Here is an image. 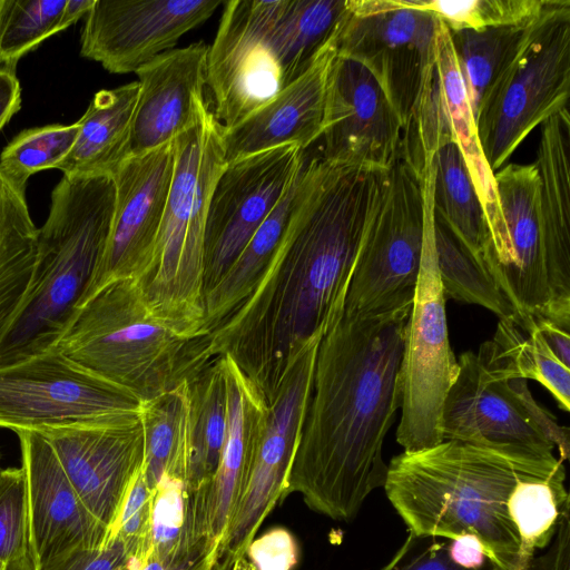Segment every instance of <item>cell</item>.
<instances>
[{
  "mask_svg": "<svg viewBox=\"0 0 570 570\" xmlns=\"http://www.w3.org/2000/svg\"><path fill=\"white\" fill-rule=\"evenodd\" d=\"M564 482L530 478L519 481L508 499V512L520 539V566L525 570L538 549L552 540L563 503Z\"/></svg>",
  "mask_w": 570,
  "mask_h": 570,
  "instance_id": "d590c367",
  "label": "cell"
},
{
  "mask_svg": "<svg viewBox=\"0 0 570 570\" xmlns=\"http://www.w3.org/2000/svg\"><path fill=\"white\" fill-rule=\"evenodd\" d=\"M403 7L434 13L450 31L527 23L552 0H397Z\"/></svg>",
  "mask_w": 570,
  "mask_h": 570,
  "instance_id": "74e56055",
  "label": "cell"
},
{
  "mask_svg": "<svg viewBox=\"0 0 570 570\" xmlns=\"http://www.w3.org/2000/svg\"><path fill=\"white\" fill-rule=\"evenodd\" d=\"M348 6L335 36L336 55L373 75L404 129L434 58L440 19L397 0H348Z\"/></svg>",
  "mask_w": 570,
  "mask_h": 570,
  "instance_id": "7c38bea8",
  "label": "cell"
},
{
  "mask_svg": "<svg viewBox=\"0 0 570 570\" xmlns=\"http://www.w3.org/2000/svg\"><path fill=\"white\" fill-rule=\"evenodd\" d=\"M449 540L420 535L409 531L404 543L381 570H468L456 566L449 556ZM476 570H499L490 560Z\"/></svg>",
  "mask_w": 570,
  "mask_h": 570,
  "instance_id": "7bdbcfd3",
  "label": "cell"
},
{
  "mask_svg": "<svg viewBox=\"0 0 570 570\" xmlns=\"http://www.w3.org/2000/svg\"><path fill=\"white\" fill-rule=\"evenodd\" d=\"M533 164L540 179V223L551 293L543 318L570 331V115L567 108L541 125Z\"/></svg>",
  "mask_w": 570,
  "mask_h": 570,
  "instance_id": "d4e9b609",
  "label": "cell"
},
{
  "mask_svg": "<svg viewBox=\"0 0 570 570\" xmlns=\"http://www.w3.org/2000/svg\"><path fill=\"white\" fill-rule=\"evenodd\" d=\"M115 206L111 175L63 176L38 228L37 258L21 309L0 340V365L51 348L104 250Z\"/></svg>",
  "mask_w": 570,
  "mask_h": 570,
  "instance_id": "5b68a950",
  "label": "cell"
},
{
  "mask_svg": "<svg viewBox=\"0 0 570 570\" xmlns=\"http://www.w3.org/2000/svg\"><path fill=\"white\" fill-rule=\"evenodd\" d=\"M511 377L534 380L554 397L558 406L570 410V367L552 353L533 316L499 320L492 338Z\"/></svg>",
  "mask_w": 570,
  "mask_h": 570,
  "instance_id": "e575fe53",
  "label": "cell"
},
{
  "mask_svg": "<svg viewBox=\"0 0 570 570\" xmlns=\"http://www.w3.org/2000/svg\"><path fill=\"white\" fill-rule=\"evenodd\" d=\"M424 230L423 183L399 159L389 170L385 194L364 233L343 314L372 317L411 311Z\"/></svg>",
  "mask_w": 570,
  "mask_h": 570,
  "instance_id": "8fae6325",
  "label": "cell"
},
{
  "mask_svg": "<svg viewBox=\"0 0 570 570\" xmlns=\"http://www.w3.org/2000/svg\"><path fill=\"white\" fill-rule=\"evenodd\" d=\"M544 11L522 24L499 26L480 31L449 30L473 117L487 91L524 46Z\"/></svg>",
  "mask_w": 570,
  "mask_h": 570,
  "instance_id": "d6a6232c",
  "label": "cell"
},
{
  "mask_svg": "<svg viewBox=\"0 0 570 570\" xmlns=\"http://www.w3.org/2000/svg\"><path fill=\"white\" fill-rule=\"evenodd\" d=\"M548 550L533 557L525 570H570V499L560 511L557 531Z\"/></svg>",
  "mask_w": 570,
  "mask_h": 570,
  "instance_id": "bcb514c9",
  "label": "cell"
},
{
  "mask_svg": "<svg viewBox=\"0 0 570 570\" xmlns=\"http://www.w3.org/2000/svg\"><path fill=\"white\" fill-rule=\"evenodd\" d=\"M207 56L208 46L199 41L167 50L136 70L130 156L173 141L196 122L206 101Z\"/></svg>",
  "mask_w": 570,
  "mask_h": 570,
  "instance_id": "7402d4cb",
  "label": "cell"
},
{
  "mask_svg": "<svg viewBox=\"0 0 570 570\" xmlns=\"http://www.w3.org/2000/svg\"><path fill=\"white\" fill-rule=\"evenodd\" d=\"M21 106V88L16 71L0 67V130Z\"/></svg>",
  "mask_w": 570,
  "mask_h": 570,
  "instance_id": "681fc988",
  "label": "cell"
},
{
  "mask_svg": "<svg viewBox=\"0 0 570 570\" xmlns=\"http://www.w3.org/2000/svg\"><path fill=\"white\" fill-rule=\"evenodd\" d=\"M174 146V174L154 258L137 281L157 316L205 336V225L214 185L226 165L223 125L206 101Z\"/></svg>",
  "mask_w": 570,
  "mask_h": 570,
  "instance_id": "8992f818",
  "label": "cell"
},
{
  "mask_svg": "<svg viewBox=\"0 0 570 570\" xmlns=\"http://www.w3.org/2000/svg\"><path fill=\"white\" fill-rule=\"evenodd\" d=\"M433 240L436 266L445 297L480 305L499 316V320L515 318L517 312L508 297L434 209Z\"/></svg>",
  "mask_w": 570,
  "mask_h": 570,
  "instance_id": "836d02e7",
  "label": "cell"
},
{
  "mask_svg": "<svg viewBox=\"0 0 570 570\" xmlns=\"http://www.w3.org/2000/svg\"><path fill=\"white\" fill-rule=\"evenodd\" d=\"M410 313H342L320 342L287 493L333 520H354L368 494L384 487L383 443L401 409Z\"/></svg>",
  "mask_w": 570,
  "mask_h": 570,
  "instance_id": "7a4b0ae2",
  "label": "cell"
},
{
  "mask_svg": "<svg viewBox=\"0 0 570 570\" xmlns=\"http://www.w3.org/2000/svg\"><path fill=\"white\" fill-rule=\"evenodd\" d=\"M306 154L283 198L256 230L218 282L204 295L203 330L209 334L253 292L287 229L301 196L306 171Z\"/></svg>",
  "mask_w": 570,
  "mask_h": 570,
  "instance_id": "83f0119b",
  "label": "cell"
},
{
  "mask_svg": "<svg viewBox=\"0 0 570 570\" xmlns=\"http://www.w3.org/2000/svg\"><path fill=\"white\" fill-rule=\"evenodd\" d=\"M425 230L422 261L406 323L399 373L402 396L396 441L404 451H417L443 441L442 411L459 374L451 348L445 299L433 240L432 178L423 181Z\"/></svg>",
  "mask_w": 570,
  "mask_h": 570,
  "instance_id": "30bf717a",
  "label": "cell"
},
{
  "mask_svg": "<svg viewBox=\"0 0 570 570\" xmlns=\"http://www.w3.org/2000/svg\"><path fill=\"white\" fill-rule=\"evenodd\" d=\"M453 141L484 209L490 246L484 266L497 283L508 263L509 239L494 173L484 157L475 120L460 76L448 27L440 20L434 58L411 118L403 129L401 159L422 179L436 149Z\"/></svg>",
  "mask_w": 570,
  "mask_h": 570,
  "instance_id": "9c48e42d",
  "label": "cell"
},
{
  "mask_svg": "<svg viewBox=\"0 0 570 570\" xmlns=\"http://www.w3.org/2000/svg\"><path fill=\"white\" fill-rule=\"evenodd\" d=\"M2 470V466H1V453H0V471Z\"/></svg>",
  "mask_w": 570,
  "mask_h": 570,
  "instance_id": "11a10c76",
  "label": "cell"
},
{
  "mask_svg": "<svg viewBox=\"0 0 570 570\" xmlns=\"http://www.w3.org/2000/svg\"><path fill=\"white\" fill-rule=\"evenodd\" d=\"M389 169L307 158L287 229L250 295L209 334L210 357L228 356L267 403L305 347L343 313L364 233Z\"/></svg>",
  "mask_w": 570,
  "mask_h": 570,
  "instance_id": "6da1fadb",
  "label": "cell"
},
{
  "mask_svg": "<svg viewBox=\"0 0 570 570\" xmlns=\"http://www.w3.org/2000/svg\"><path fill=\"white\" fill-rule=\"evenodd\" d=\"M78 121L51 124L20 131L2 149L1 169L16 183L27 186L36 173L57 169L71 150L78 134Z\"/></svg>",
  "mask_w": 570,
  "mask_h": 570,
  "instance_id": "f35d334b",
  "label": "cell"
},
{
  "mask_svg": "<svg viewBox=\"0 0 570 570\" xmlns=\"http://www.w3.org/2000/svg\"><path fill=\"white\" fill-rule=\"evenodd\" d=\"M313 340L284 376L268 412L250 472L217 551L216 570H232L275 508L288 495L289 472L309 401L317 348Z\"/></svg>",
  "mask_w": 570,
  "mask_h": 570,
  "instance_id": "5bb4252c",
  "label": "cell"
},
{
  "mask_svg": "<svg viewBox=\"0 0 570 570\" xmlns=\"http://www.w3.org/2000/svg\"><path fill=\"white\" fill-rule=\"evenodd\" d=\"M264 0L225 2L208 47L207 81L213 112L233 127L282 90L277 70L262 42Z\"/></svg>",
  "mask_w": 570,
  "mask_h": 570,
  "instance_id": "44dd1931",
  "label": "cell"
},
{
  "mask_svg": "<svg viewBox=\"0 0 570 570\" xmlns=\"http://www.w3.org/2000/svg\"><path fill=\"white\" fill-rule=\"evenodd\" d=\"M219 0H95L80 56L111 73L136 72L209 19Z\"/></svg>",
  "mask_w": 570,
  "mask_h": 570,
  "instance_id": "ac0fdd59",
  "label": "cell"
},
{
  "mask_svg": "<svg viewBox=\"0 0 570 570\" xmlns=\"http://www.w3.org/2000/svg\"><path fill=\"white\" fill-rule=\"evenodd\" d=\"M66 0H0V66L18 61L59 32Z\"/></svg>",
  "mask_w": 570,
  "mask_h": 570,
  "instance_id": "8d00e7d4",
  "label": "cell"
},
{
  "mask_svg": "<svg viewBox=\"0 0 570 570\" xmlns=\"http://www.w3.org/2000/svg\"><path fill=\"white\" fill-rule=\"evenodd\" d=\"M174 167L173 140L129 156L111 175L115 206L109 234L77 306L112 282L139 281L146 274L154 258Z\"/></svg>",
  "mask_w": 570,
  "mask_h": 570,
  "instance_id": "2e32d148",
  "label": "cell"
},
{
  "mask_svg": "<svg viewBox=\"0 0 570 570\" xmlns=\"http://www.w3.org/2000/svg\"><path fill=\"white\" fill-rule=\"evenodd\" d=\"M533 320L552 353L563 365L570 367V332L543 317L533 316Z\"/></svg>",
  "mask_w": 570,
  "mask_h": 570,
  "instance_id": "f907efd6",
  "label": "cell"
},
{
  "mask_svg": "<svg viewBox=\"0 0 570 570\" xmlns=\"http://www.w3.org/2000/svg\"><path fill=\"white\" fill-rule=\"evenodd\" d=\"M335 38L313 66L268 102L229 128L223 127L226 163L286 145L305 150L321 138Z\"/></svg>",
  "mask_w": 570,
  "mask_h": 570,
  "instance_id": "484cf974",
  "label": "cell"
},
{
  "mask_svg": "<svg viewBox=\"0 0 570 570\" xmlns=\"http://www.w3.org/2000/svg\"><path fill=\"white\" fill-rule=\"evenodd\" d=\"M217 551L218 546L206 539L174 558L150 557L139 570H216Z\"/></svg>",
  "mask_w": 570,
  "mask_h": 570,
  "instance_id": "7dc6e473",
  "label": "cell"
},
{
  "mask_svg": "<svg viewBox=\"0 0 570 570\" xmlns=\"http://www.w3.org/2000/svg\"><path fill=\"white\" fill-rule=\"evenodd\" d=\"M29 556L26 482L21 468L0 471V561Z\"/></svg>",
  "mask_w": 570,
  "mask_h": 570,
  "instance_id": "60d3db41",
  "label": "cell"
},
{
  "mask_svg": "<svg viewBox=\"0 0 570 570\" xmlns=\"http://www.w3.org/2000/svg\"><path fill=\"white\" fill-rule=\"evenodd\" d=\"M141 403L55 348L0 365V428L105 421L139 415Z\"/></svg>",
  "mask_w": 570,
  "mask_h": 570,
  "instance_id": "4fadbf2b",
  "label": "cell"
},
{
  "mask_svg": "<svg viewBox=\"0 0 570 570\" xmlns=\"http://www.w3.org/2000/svg\"><path fill=\"white\" fill-rule=\"evenodd\" d=\"M136 551L118 537L97 548L76 549L40 570H139Z\"/></svg>",
  "mask_w": 570,
  "mask_h": 570,
  "instance_id": "ee69618b",
  "label": "cell"
},
{
  "mask_svg": "<svg viewBox=\"0 0 570 570\" xmlns=\"http://www.w3.org/2000/svg\"><path fill=\"white\" fill-rule=\"evenodd\" d=\"M228 422L217 470L205 493L196 499V515L208 539L219 548L243 495L268 403L226 355Z\"/></svg>",
  "mask_w": 570,
  "mask_h": 570,
  "instance_id": "cb8c5ba5",
  "label": "cell"
},
{
  "mask_svg": "<svg viewBox=\"0 0 570 570\" xmlns=\"http://www.w3.org/2000/svg\"><path fill=\"white\" fill-rule=\"evenodd\" d=\"M200 541L193 537L186 484L179 479L163 476L153 490L149 558H174Z\"/></svg>",
  "mask_w": 570,
  "mask_h": 570,
  "instance_id": "ab89813d",
  "label": "cell"
},
{
  "mask_svg": "<svg viewBox=\"0 0 570 570\" xmlns=\"http://www.w3.org/2000/svg\"><path fill=\"white\" fill-rule=\"evenodd\" d=\"M26 188L0 167V340L21 309L36 265L38 228Z\"/></svg>",
  "mask_w": 570,
  "mask_h": 570,
  "instance_id": "f1b7e54d",
  "label": "cell"
},
{
  "mask_svg": "<svg viewBox=\"0 0 570 570\" xmlns=\"http://www.w3.org/2000/svg\"><path fill=\"white\" fill-rule=\"evenodd\" d=\"M305 155L296 145L226 163L205 225L204 295L230 267L289 188Z\"/></svg>",
  "mask_w": 570,
  "mask_h": 570,
  "instance_id": "9a60e30c",
  "label": "cell"
},
{
  "mask_svg": "<svg viewBox=\"0 0 570 570\" xmlns=\"http://www.w3.org/2000/svg\"><path fill=\"white\" fill-rule=\"evenodd\" d=\"M209 338L157 316L137 279H118L78 305L52 348L140 403L188 381L214 357Z\"/></svg>",
  "mask_w": 570,
  "mask_h": 570,
  "instance_id": "277c9868",
  "label": "cell"
},
{
  "mask_svg": "<svg viewBox=\"0 0 570 570\" xmlns=\"http://www.w3.org/2000/svg\"><path fill=\"white\" fill-rule=\"evenodd\" d=\"M4 570H33L30 556L7 562Z\"/></svg>",
  "mask_w": 570,
  "mask_h": 570,
  "instance_id": "f5cc1de1",
  "label": "cell"
},
{
  "mask_svg": "<svg viewBox=\"0 0 570 570\" xmlns=\"http://www.w3.org/2000/svg\"><path fill=\"white\" fill-rule=\"evenodd\" d=\"M6 563L0 561V570H4Z\"/></svg>",
  "mask_w": 570,
  "mask_h": 570,
  "instance_id": "db71d44e",
  "label": "cell"
},
{
  "mask_svg": "<svg viewBox=\"0 0 570 570\" xmlns=\"http://www.w3.org/2000/svg\"><path fill=\"white\" fill-rule=\"evenodd\" d=\"M145 456L142 474L154 490L165 475L187 484L193 435L188 381L153 400L141 403Z\"/></svg>",
  "mask_w": 570,
  "mask_h": 570,
  "instance_id": "f546056e",
  "label": "cell"
},
{
  "mask_svg": "<svg viewBox=\"0 0 570 570\" xmlns=\"http://www.w3.org/2000/svg\"><path fill=\"white\" fill-rule=\"evenodd\" d=\"M137 81L98 91L78 120L76 141L57 167L63 176L112 175L130 156Z\"/></svg>",
  "mask_w": 570,
  "mask_h": 570,
  "instance_id": "4316f807",
  "label": "cell"
},
{
  "mask_svg": "<svg viewBox=\"0 0 570 570\" xmlns=\"http://www.w3.org/2000/svg\"><path fill=\"white\" fill-rule=\"evenodd\" d=\"M570 96V1L553 0L529 39L484 95L474 117L495 173Z\"/></svg>",
  "mask_w": 570,
  "mask_h": 570,
  "instance_id": "ba28073f",
  "label": "cell"
},
{
  "mask_svg": "<svg viewBox=\"0 0 570 570\" xmlns=\"http://www.w3.org/2000/svg\"><path fill=\"white\" fill-rule=\"evenodd\" d=\"M530 478L537 476L500 452L445 440L392 458L383 488L410 532L475 535L499 570H522L507 503L515 484Z\"/></svg>",
  "mask_w": 570,
  "mask_h": 570,
  "instance_id": "3957f363",
  "label": "cell"
},
{
  "mask_svg": "<svg viewBox=\"0 0 570 570\" xmlns=\"http://www.w3.org/2000/svg\"><path fill=\"white\" fill-rule=\"evenodd\" d=\"M193 459L186 488L204 494L220 460L227 433L228 391L224 357H214L188 380Z\"/></svg>",
  "mask_w": 570,
  "mask_h": 570,
  "instance_id": "4dcf8cb0",
  "label": "cell"
},
{
  "mask_svg": "<svg viewBox=\"0 0 570 570\" xmlns=\"http://www.w3.org/2000/svg\"><path fill=\"white\" fill-rule=\"evenodd\" d=\"M458 362L459 374L443 404V441L494 450L537 478L564 482L563 462L553 450L569 448V429L537 402L527 380L508 374L492 340Z\"/></svg>",
  "mask_w": 570,
  "mask_h": 570,
  "instance_id": "52a82bcc",
  "label": "cell"
},
{
  "mask_svg": "<svg viewBox=\"0 0 570 570\" xmlns=\"http://www.w3.org/2000/svg\"><path fill=\"white\" fill-rule=\"evenodd\" d=\"M433 209L484 266L490 230L464 159L453 141L440 146L431 163Z\"/></svg>",
  "mask_w": 570,
  "mask_h": 570,
  "instance_id": "1f68e13d",
  "label": "cell"
},
{
  "mask_svg": "<svg viewBox=\"0 0 570 570\" xmlns=\"http://www.w3.org/2000/svg\"><path fill=\"white\" fill-rule=\"evenodd\" d=\"M151 504L153 490L148 487L141 469L109 534V539L118 537L132 547L142 564L147 562L150 552Z\"/></svg>",
  "mask_w": 570,
  "mask_h": 570,
  "instance_id": "b9f144b4",
  "label": "cell"
},
{
  "mask_svg": "<svg viewBox=\"0 0 570 570\" xmlns=\"http://www.w3.org/2000/svg\"><path fill=\"white\" fill-rule=\"evenodd\" d=\"M448 550L451 560L468 570L481 569L490 561L483 544L472 534L450 539Z\"/></svg>",
  "mask_w": 570,
  "mask_h": 570,
  "instance_id": "c3c4849f",
  "label": "cell"
},
{
  "mask_svg": "<svg viewBox=\"0 0 570 570\" xmlns=\"http://www.w3.org/2000/svg\"><path fill=\"white\" fill-rule=\"evenodd\" d=\"M30 430L48 442L85 507L110 534L144 465L140 415Z\"/></svg>",
  "mask_w": 570,
  "mask_h": 570,
  "instance_id": "e0dca14e",
  "label": "cell"
},
{
  "mask_svg": "<svg viewBox=\"0 0 570 570\" xmlns=\"http://www.w3.org/2000/svg\"><path fill=\"white\" fill-rule=\"evenodd\" d=\"M402 121L373 75L335 56L325 96L323 158L391 168L401 158Z\"/></svg>",
  "mask_w": 570,
  "mask_h": 570,
  "instance_id": "d6986e66",
  "label": "cell"
},
{
  "mask_svg": "<svg viewBox=\"0 0 570 570\" xmlns=\"http://www.w3.org/2000/svg\"><path fill=\"white\" fill-rule=\"evenodd\" d=\"M509 239L508 263L498 286L517 312L513 321L543 317L551 303L539 210L540 179L534 164H508L494 173Z\"/></svg>",
  "mask_w": 570,
  "mask_h": 570,
  "instance_id": "603a6c76",
  "label": "cell"
},
{
  "mask_svg": "<svg viewBox=\"0 0 570 570\" xmlns=\"http://www.w3.org/2000/svg\"><path fill=\"white\" fill-rule=\"evenodd\" d=\"M95 0H66L59 21V32L75 24L80 18L87 16Z\"/></svg>",
  "mask_w": 570,
  "mask_h": 570,
  "instance_id": "816d5d0a",
  "label": "cell"
},
{
  "mask_svg": "<svg viewBox=\"0 0 570 570\" xmlns=\"http://www.w3.org/2000/svg\"><path fill=\"white\" fill-rule=\"evenodd\" d=\"M254 570H294L299 559L296 538L284 527L255 537L245 553Z\"/></svg>",
  "mask_w": 570,
  "mask_h": 570,
  "instance_id": "f6af8a7d",
  "label": "cell"
},
{
  "mask_svg": "<svg viewBox=\"0 0 570 570\" xmlns=\"http://www.w3.org/2000/svg\"><path fill=\"white\" fill-rule=\"evenodd\" d=\"M12 431L20 444L33 570L76 549L104 546L109 530L85 507L48 442L35 430Z\"/></svg>",
  "mask_w": 570,
  "mask_h": 570,
  "instance_id": "ffe728a7",
  "label": "cell"
}]
</instances>
